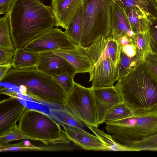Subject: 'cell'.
Segmentation results:
<instances>
[{"instance_id":"484cf974","label":"cell","mask_w":157,"mask_h":157,"mask_svg":"<svg viewBox=\"0 0 157 157\" xmlns=\"http://www.w3.org/2000/svg\"><path fill=\"white\" fill-rule=\"evenodd\" d=\"M140 61L136 55L132 57H129L121 50L119 62L117 65L119 74L118 81L126 76Z\"/></svg>"},{"instance_id":"1f68e13d","label":"cell","mask_w":157,"mask_h":157,"mask_svg":"<svg viewBox=\"0 0 157 157\" xmlns=\"http://www.w3.org/2000/svg\"><path fill=\"white\" fill-rule=\"evenodd\" d=\"M15 50L0 48V65H13Z\"/></svg>"},{"instance_id":"4fadbf2b","label":"cell","mask_w":157,"mask_h":157,"mask_svg":"<svg viewBox=\"0 0 157 157\" xmlns=\"http://www.w3.org/2000/svg\"><path fill=\"white\" fill-rule=\"evenodd\" d=\"M118 78L117 65L111 59L107 58L94 68L89 81H92L93 88L110 86H113Z\"/></svg>"},{"instance_id":"ac0fdd59","label":"cell","mask_w":157,"mask_h":157,"mask_svg":"<svg viewBox=\"0 0 157 157\" xmlns=\"http://www.w3.org/2000/svg\"><path fill=\"white\" fill-rule=\"evenodd\" d=\"M124 9L131 29L135 33L146 32L148 30L149 19L141 9L128 7Z\"/></svg>"},{"instance_id":"f1b7e54d","label":"cell","mask_w":157,"mask_h":157,"mask_svg":"<svg viewBox=\"0 0 157 157\" xmlns=\"http://www.w3.org/2000/svg\"><path fill=\"white\" fill-rule=\"evenodd\" d=\"M149 20L148 31L150 45L153 54L157 56V17Z\"/></svg>"},{"instance_id":"52a82bcc","label":"cell","mask_w":157,"mask_h":157,"mask_svg":"<svg viewBox=\"0 0 157 157\" xmlns=\"http://www.w3.org/2000/svg\"><path fill=\"white\" fill-rule=\"evenodd\" d=\"M88 127H98L93 88L86 87L74 82L67 94L64 106Z\"/></svg>"},{"instance_id":"9c48e42d","label":"cell","mask_w":157,"mask_h":157,"mask_svg":"<svg viewBox=\"0 0 157 157\" xmlns=\"http://www.w3.org/2000/svg\"><path fill=\"white\" fill-rule=\"evenodd\" d=\"M84 48L93 62L94 68L107 58L111 59L117 65L119 63L122 46L118 40L110 35L106 38L99 36Z\"/></svg>"},{"instance_id":"d4e9b609","label":"cell","mask_w":157,"mask_h":157,"mask_svg":"<svg viewBox=\"0 0 157 157\" xmlns=\"http://www.w3.org/2000/svg\"><path fill=\"white\" fill-rule=\"evenodd\" d=\"M132 110L124 102L116 105L107 114L104 123L110 122L126 118L135 115Z\"/></svg>"},{"instance_id":"277c9868","label":"cell","mask_w":157,"mask_h":157,"mask_svg":"<svg viewBox=\"0 0 157 157\" xmlns=\"http://www.w3.org/2000/svg\"><path fill=\"white\" fill-rule=\"evenodd\" d=\"M18 126L24 134L45 145L68 144L71 141L59 124L37 110L26 107Z\"/></svg>"},{"instance_id":"6da1fadb","label":"cell","mask_w":157,"mask_h":157,"mask_svg":"<svg viewBox=\"0 0 157 157\" xmlns=\"http://www.w3.org/2000/svg\"><path fill=\"white\" fill-rule=\"evenodd\" d=\"M8 13L15 49L23 48L55 25L52 7L40 0H14Z\"/></svg>"},{"instance_id":"9a60e30c","label":"cell","mask_w":157,"mask_h":157,"mask_svg":"<svg viewBox=\"0 0 157 157\" xmlns=\"http://www.w3.org/2000/svg\"><path fill=\"white\" fill-rule=\"evenodd\" d=\"M54 53L64 59L75 69L77 73H88L93 71L94 66L91 59L84 47L77 45L73 48L53 51Z\"/></svg>"},{"instance_id":"836d02e7","label":"cell","mask_w":157,"mask_h":157,"mask_svg":"<svg viewBox=\"0 0 157 157\" xmlns=\"http://www.w3.org/2000/svg\"><path fill=\"white\" fill-rule=\"evenodd\" d=\"M121 50L129 57H132L136 55L135 47L133 43L126 45L122 47Z\"/></svg>"},{"instance_id":"8992f818","label":"cell","mask_w":157,"mask_h":157,"mask_svg":"<svg viewBox=\"0 0 157 157\" xmlns=\"http://www.w3.org/2000/svg\"><path fill=\"white\" fill-rule=\"evenodd\" d=\"M106 124L108 133L117 142L125 146L157 133V113L136 114Z\"/></svg>"},{"instance_id":"7402d4cb","label":"cell","mask_w":157,"mask_h":157,"mask_svg":"<svg viewBox=\"0 0 157 157\" xmlns=\"http://www.w3.org/2000/svg\"><path fill=\"white\" fill-rule=\"evenodd\" d=\"M124 8H139L149 19L157 17V6L154 0H114Z\"/></svg>"},{"instance_id":"d6986e66","label":"cell","mask_w":157,"mask_h":157,"mask_svg":"<svg viewBox=\"0 0 157 157\" xmlns=\"http://www.w3.org/2000/svg\"><path fill=\"white\" fill-rule=\"evenodd\" d=\"M38 58V53L26 50L23 48H16L12 69L20 70L35 68Z\"/></svg>"},{"instance_id":"e0dca14e","label":"cell","mask_w":157,"mask_h":157,"mask_svg":"<svg viewBox=\"0 0 157 157\" xmlns=\"http://www.w3.org/2000/svg\"><path fill=\"white\" fill-rule=\"evenodd\" d=\"M131 30H132L123 8L117 2L112 0L110 35L118 40L127 35Z\"/></svg>"},{"instance_id":"8fae6325","label":"cell","mask_w":157,"mask_h":157,"mask_svg":"<svg viewBox=\"0 0 157 157\" xmlns=\"http://www.w3.org/2000/svg\"><path fill=\"white\" fill-rule=\"evenodd\" d=\"M98 124L104 123L108 112L116 105L123 102L115 86L93 88Z\"/></svg>"},{"instance_id":"3957f363","label":"cell","mask_w":157,"mask_h":157,"mask_svg":"<svg viewBox=\"0 0 157 157\" xmlns=\"http://www.w3.org/2000/svg\"><path fill=\"white\" fill-rule=\"evenodd\" d=\"M0 83L19 88L22 95L41 102L64 106L67 94L55 78L35 68L10 69Z\"/></svg>"},{"instance_id":"d590c367","label":"cell","mask_w":157,"mask_h":157,"mask_svg":"<svg viewBox=\"0 0 157 157\" xmlns=\"http://www.w3.org/2000/svg\"><path fill=\"white\" fill-rule=\"evenodd\" d=\"M118 40L122 47L126 45L133 43L132 39L129 38L127 35L122 36Z\"/></svg>"},{"instance_id":"f546056e","label":"cell","mask_w":157,"mask_h":157,"mask_svg":"<svg viewBox=\"0 0 157 157\" xmlns=\"http://www.w3.org/2000/svg\"><path fill=\"white\" fill-rule=\"evenodd\" d=\"M53 77L67 94L74 86L75 82L74 79L65 74L59 75Z\"/></svg>"},{"instance_id":"d6a6232c","label":"cell","mask_w":157,"mask_h":157,"mask_svg":"<svg viewBox=\"0 0 157 157\" xmlns=\"http://www.w3.org/2000/svg\"><path fill=\"white\" fill-rule=\"evenodd\" d=\"M14 0H0V14L8 13Z\"/></svg>"},{"instance_id":"5b68a950","label":"cell","mask_w":157,"mask_h":157,"mask_svg":"<svg viewBox=\"0 0 157 157\" xmlns=\"http://www.w3.org/2000/svg\"><path fill=\"white\" fill-rule=\"evenodd\" d=\"M112 2V0H83L84 24L81 45L88 47L99 36H110Z\"/></svg>"},{"instance_id":"83f0119b","label":"cell","mask_w":157,"mask_h":157,"mask_svg":"<svg viewBox=\"0 0 157 157\" xmlns=\"http://www.w3.org/2000/svg\"><path fill=\"white\" fill-rule=\"evenodd\" d=\"M24 140H33L32 138L24 134L20 130L18 125H17L0 136V145L9 143L11 141Z\"/></svg>"},{"instance_id":"4dcf8cb0","label":"cell","mask_w":157,"mask_h":157,"mask_svg":"<svg viewBox=\"0 0 157 157\" xmlns=\"http://www.w3.org/2000/svg\"><path fill=\"white\" fill-rule=\"evenodd\" d=\"M144 63L148 70L157 80V56L152 54L148 55Z\"/></svg>"},{"instance_id":"44dd1931","label":"cell","mask_w":157,"mask_h":157,"mask_svg":"<svg viewBox=\"0 0 157 157\" xmlns=\"http://www.w3.org/2000/svg\"><path fill=\"white\" fill-rule=\"evenodd\" d=\"M132 39L135 47L136 55L140 61H144L148 55L153 54L150 45L148 30L135 33Z\"/></svg>"},{"instance_id":"2e32d148","label":"cell","mask_w":157,"mask_h":157,"mask_svg":"<svg viewBox=\"0 0 157 157\" xmlns=\"http://www.w3.org/2000/svg\"><path fill=\"white\" fill-rule=\"evenodd\" d=\"M82 3L83 0H52L55 26L66 29Z\"/></svg>"},{"instance_id":"4316f807","label":"cell","mask_w":157,"mask_h":157,"mask_svg":"<svg viewBox=\"0 0 157 157\" xmlns=\"http://www.w3.org/2000/svg\"><path fill=\"white\" fill-rule=\"evenodd\" d=\"M125 146L135 149L136 151H157V133L140 140L130 142Z\"/></svg>"},{"instance_id":"7c38bea8","label":"cell","mask_w":157,"mask_h":157,"mask_svg":"<svg viewBox=\"0 0 157 157\" xmlns=\"http://www.w3.org/2000/svg\"><path fill=\"white\" fill-rule=\"evenodd\" d=\"M26 107L16 96L0 101V136L17 126Z\"/></svg>"},{"instance_id":"ffe728a7","label":"cell","mask_w":157,"mask_h":157,"mask_svg":"<svg viewBox=\"0 0 157 157\" xmlns=\"http://www.w3.org/2000/svg\"><path fill=\"white\" fill-rule=\"evenodd\" d=\"M83 24L84 12L82 4L65 29L68 36L75 45H81Z\"/></svg>"},{"instance_id":"5bb4252c","label":"cell","mask_w":157,"mask_h":157,"mask_svg":"<svg viewBox=\"0 0 157 157\" xmlns=\"http://www.w3.org/2000/svg\"><path fill=\"white\" fill-rule=\"evenodd\" d=\"M68 139L75 145L86 150L109 151L108 147L96 136L87 131L67 125H63Z\"/></svg>"},{"instance_id":"8d00e7d4","label":"cell","mask_w":157,"mask_h":157,"mask_svg":"<svg viewBox=\"0 0 157 157\" xmlns=\"http://www.w3.org/2000/svg\"><path fill=\"white\" fill-rule=\"evenodd\" d=\"M154 1L155 2V3L157 6V0H154Z\"/></svg>"},{"instance_id":"cb8c5ba5","label":"cell","mask_w":157,"mask_h":157,"mask_svg":"<svg viewBox=\"0 0 157 157\" xmlns=\"http://www.w3.org/2000/svg\"><path fill=\"white\" fill-rule=\"evenodd\" d=\"M0 48L15 50L11 37L8 12L0 18Z\"/></svg>"},{"instance_id":"7a4b0ae2","label":"cell","mask_w":157,"mask_h":157,"mask_svg":"<svg viewBox=\"0 0 157 157\" xmlns=\"http://www.w3.org/2000/svg\"><path fill=\"white\" fill-rule=\"evenodd\" d=\"M115 86L123 102L136 114L157 113V80L139 61L127 75Z\"/></svg>"},{"instance_id":"e575fe53","label":"cell","mask_w":157,"mask_h":157,"mask_svg":"<svg viewBox=\"0 0 157 157\" xmlns=\"http://www.w3.org/2000/svg\"><path fill=\"white\" fill-rule=\"evenodd\" d=\"M12 66L11 64L0 65V81L4 78L9 69L12 68Z\"/></svg>"},{"instance_id":"603a6c76","label":"cell","mask_w":157,"mask_h":157,"mask_svg":"<svg viewBox=\"0 0 157 157\" xmlns=\"http://www.w3.org/2000/svg\"><path fill=\"white\" fill-rule=\"evenodd\" d=\"M87 127L108 147L109 151H136L133 148L118 142L111 135L107 134L98 127Z\"/></svg>"},{"instance_id":"30bf717a","label":"cell","mask_w":157,"mask_h":157,"mask_svg":"<svg viewBox=\"0 0 157 157\" xmlns=\"http://www.w3.org/2000/svg\"><path fill=\"white\" fill-rule=\"evenodd\" d=\"M38 60L35 68L53 77L66 74L73 79L77 73L74 67L63 57L53 51L38 53Z\"/></svg>"},{"instance_id":"ba28073f","label":"cell","mask_w":157,"mask_h":157,"mask_svg":"<svg viewBox=\"0 0 157 157\" xmlns=\"http://www.w3.org/2000/svg\"><path fill=\"white\" fill-rule=\"evenodd\" d=\"M75 44L65 31L53 28L33 39L23 48L36 53L57 50L70 49L75 48Z\"/></svg>"}]
</instances>
